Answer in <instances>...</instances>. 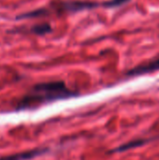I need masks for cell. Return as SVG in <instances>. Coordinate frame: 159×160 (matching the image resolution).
<instances>
[{
    "mask_svg": "<svg viewBox=\"0 0 159 160\" xmlns=\"http://www.w3.org/2000/svg\"><path fill=\"white\" fill-rule=\"evenodd\" d=\"M74 95V92L70 91L63 82H42L36 84L31 91L20 100L19 107L23 109L47 101L67 98Z\"/></svg>",
    "mask_w": 159,
    "mask_h": 160,
    "instance_id": "6da1fadb",
    "label": "cell"
},
{
    "mask_svg": "<svg viewBox=\"0 0 159 160\" xmlns=\"http://www.w3.org/2000/svg\"><path fill=\"white\" fill-rule=\"evenodd\" d=\"M100 6L98 3L88 1H57L51 7L52 10H55L58 13L62 12H77L83 9L95 8Z\"/></svg>",
    "mask_w": 159,
    "mask_h": 160,
    "instance_id": "7a4b0ae2",
    "label": "cell"
},
{
    "mask_svg": "<svg viewBox=\"0 0 159 160\" xmlns=\"http://www.w3.org/2000/svg\"><path fill=\"white\" fill-rule=\"evenodd\" d=\"M159 69V58H157L155 60H152L146 64L138 66L132 69H130L127 72V75L130 76H135V75H142V74H145V73H150L156 70Z\"/></svg>",
    "mask_w": 159,
    "mask_h": 160,
    "instance_id": "3957f363",
    "label": "cell"
},
{
    "mask_svg": "<svg viewBox=\"0 0 159 160\" xmlns=\"http://www.w3.org/2000/svg\"><path fill=\"white\" fill-rule=\"evenodd\" d=\"M46 149H35L23 153H19L15 155H10L7 157L0 158V160H29L31 158H34L39 155H42L46 152Z\"/></svg>",
    "mask_w": 159,
    "mask_h": 160,
    "instance_id": "277c9868",
    "label": "cell"
},
{
    "mask_svg": "<svg viewBox=\"0 0 159 160\" xmlns=\"http://www.w3.org/2000/svg\"><path fill=\"white\" fill-rule=\"evenodd\" d=\"M31 31L36 35H45L52 31V27L49 23H41L33 26L31 28Z\"/></svg>",
    "mask_w": 159,
    "mask_h": 160,
    "instance_id": "5b68a950",
    "label": "cell"
},
{
    "mask_svg": "<svg viewBox=\"0 0 159 160\" xmlns=\"http://www.w3.org/2000/svg\"><path fill=\"white\" fill-rule=\"evenodd\" d=\"M130 0H108L106 2H103L100 4V6L104 8H114V7H119L122 6L126 3H127Z\"/></svg>",
    "mask_w": 159,
    "mask_h": 160,
    "instance_id": "8992f818",
    "label": "cell"
},
{
    "mask_svg": "<svg viewBox=\"0 0 159 160\" xmlns=\"http://www.w3.org/2000/svg\"><path fill=\"white\" fill-rule=\"evenodd\" d=\"M142 143V142H141V141L129 142V143H127V144L122 145L121 147H119L118 149H116V151H125V150H128V149L134 148V147H136V146H139V145H141Z\"/></svg>",
    "mask_w": 159,
    "mask_h": 160,
    "instance_id": "52a82bcc",
    "label": "cell"
}]
</instances>
